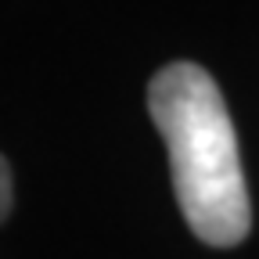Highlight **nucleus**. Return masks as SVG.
Returning <instances> with one entry per match:
<instances>
[{
  "instance_id": "obj_1",
  "label": "nucleus",
  "mask_w": 259,
  "mask_h": 259,
  "mask_svg": "<svg viewBox=\"0 0 259 259\" xmlns=\"http://www.w3.org/2000/svg\"><path fill=\"white\" fill-rule=\"evenodd\" d=\"M148 112L166 141L173 191L194 238L212 248L238 245L252 227V202L216 79L194 61H173L148 83Z\"/></svg>"
},
{
  "instance_id": "obj_2",
  "label": "nucleus",
  "mask_w": 259,
  "mask_h": 259,
  "mask_svg": "<svg viewBox=\"0 0 259 259\" xmlns=\"http://www.w3.org/2000/svg\"><path fill=\"white\" fill-rule=\"evenodd\" d=\"M11 202H15V187H11V166H8V158L0 155V223L8 220V212H11Z\"/></svg>"
}]
</instances>
